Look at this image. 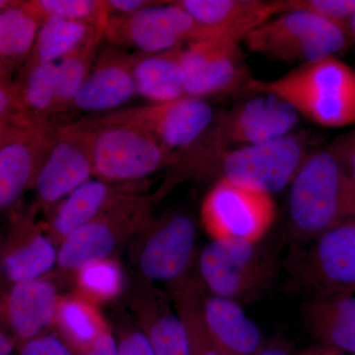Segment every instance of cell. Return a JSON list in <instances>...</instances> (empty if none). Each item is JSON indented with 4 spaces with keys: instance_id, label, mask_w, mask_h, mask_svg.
Masks as SVG:
<instances>
[{
    "instance_id": "1",
    "label": "cell",
    "mask_w": 355,
    "mask_h": 355,
    "mask_svg": "<svg viewBox=\"0 0 355 355\" xmlns=\"http://www.w3.org/2000/svg\"><path fill=\"white\" fill-rule=\"evenodd\" d=\"M287 237L294 246L355 219V188L328 148L308 154L291 184Z\"/></svg>"
},
{
    "instance_id": "2",
    "label": "cell",
    "mask_w": 355,
    "mask_h": 355,
    "mask_svg": "<svg viewBox=\"0 0 355 355\" xmlns=\"http://www.w3.org/2000/svg\"><path fill=\"white\" fill-rule=\"evenodd\" d=\"M244 91L277 96L322 127L355 125V70L338 57L300 64L273 80L253 77Z\"/></svg>"
},
{
    "instance_id": "3",
    "label": "cell",
    "mask_w": 355,
    "mask_h": 355,
    "mask_svg": "<svg viewBox=\"0 0 355 355\" xmlns=\"http://www.w3.org/2000/svg\"><path fill=\"white\" fill-rule=\"evenodd\" d=\"M308 154V135L291 132L256 146L202 156L188 168L186 177L227 180L272 196L291 184Z\"/></svg>"
},
{
    "instance_id": "4",
    "label": "cell",
    "mask_w": 355,
    "mask_h": 355,
    "mask_svg": "<svg viewBox=\"0 0 355 355\" xmlns=\"http://www.w3.org/2000/svg\"><path fill=\"white\" fill-rule=\"evenodd\" d=\"M280 242L212 240L198 256V279L205 291L242 306L257 302L277 279Z\"/></svg>"
},
{
    "instance_id": "5",
    "label": "cell",
    "mask_w": 355,
    "mask_h": 355,
    "mask_svg": "<svg viewBox=\"0 0 355 355\" xmlns=\"http://www.w3.org/2000/svg\"><path fill=\"white\" fill-rule=\"evenodd\" d=\"M171 187L166 182L155 193L132 196L73 231L58 245V270L76 275L89 263L112 259L153 218L154 207Z\"/></svg>"
},
{
    "instance_id": "6",
    "label": "cell",
    "mask_w": 355,
    "mask_h": 355,
    "mask_svg": "<svg viewBox=\"0 0 355 355\" xmlns=\"http://www.w3.org/2000/svg\"><path fill=\"white\" fill-rule=\"evenodd\" d=\"M248 50L279 62L301 64L336 57L354 44L345 26L305 11H286L244 40Z\"/></svg>"
},
{
    "instance_id": "7",
    "label": "cell",
    "mask_w": 355,
    "mask_h": 355,
    "mask_svg": "<svg viewBox=\"0 0 355 355\" xmlns=\"http://www.w3.org/2000/svg\"><path fill=\"white\" fill-rule=\"evenodd\" d=\"M92 125L93 177L110 183H132L164 168H174L179 154L144 128L130 123L87 119Z\"/></svg>"
},
{
    "instance_id": "8",
    "label": "cell",
    "mask_w": 355,
    "mask_h": 355,
    "mask_svg": "<svg viewBox=\"0 0 355 355\" xmlns=\"http://www.w3.org/2000/svg\"><path fill=\"white\" fill-rule=\"evenodd\" d=\"M287 268L289 289L307 299L355 292V219L294 246Z\"/></svg>"
},
{
    "instance_id": "9",
    "label": "cell",
    "mask_w": 355,
    "mask_h": 355,
    "mask_svg": "<svg viewBox=\"0 0 355 355\" xmlns=\"http://www.w3.org/2000/svg\"><path fill=\"white\" fill-rule=\"evenodd\" d=\"M299 114L288 103L272 94H254L216 114L207 132L186 153L191 156L256 146L292 132Z\"/></svg>"
},
{
    "instance_id": "10",
    "label": "cell",
    "mask_w": 355,
    "mask_h": 355,
    "mask_svg": "<svg viewBox=\"0 0 355 355\" xmlns=\"http://www.w3.org/2000/svg\"><path fill=\"white\" fill-rule=\"evenodd\" d=\"M223 36L228 35L200 24L174 2L167 1L130 15H112L104 41L119 48L153 53Z\"/></svg>"
},
{
    "instance_id": "11",
    "label": "cell",
    "mask_w": 355,
    "mask_h": 355,
    "mask_svg": "<svg viewBox=\"0 0 355 355\" xmlns=\"http://www.w3.org/2000/svg\"><path fill=\"white\" fill-rule=\"evenodd\" d=\"M275 217L272 195L223 179L217 180L202 205L203 227L217 241H261Z\"/></svg>"
},
{
    "instance_id": "12",
    "label": "cell",
    "mask_w": 355,
    "mask_h": 355,
    "mask_svg": "<svg viewBox=\"0 0 355 355\" xmlns=\"http://www.w3.org/2000/svg\"><path fill=\"white\" fill-rule=\"evenodd\" d=\"M135 261L147 282L176 284L189 275L195 258L198 227L184 211L153 218L139 231Z\"/></svg>"
},
{
    "instance_id": "13",
    "label": "cell",
    "mask_w": 355,
    "mask_h": 355,
    "mask_svg": "<svg viewBox=\"0 0 355 355\" xmlns=\"http://www.w3.org/2000/svg\"><path fill=\"white\" fill-rule=\"evenodd\" d=\"M93 135L87 119L58 127L57 142L34 186L40 209L50 214L93 177Z\"/></svg>"
},
{
    "instance_id": "14",
    "label": "cell",
    "mask_w": 355,
    "mask_h": 355,
    "mask_svg": "<svg viewBox=\"0 0 355 355\" xmlns=\"http://www.w3.org/2000/svg\"><path fill=\"white\" fill-rule=\"evenodd\" d=\"M58 127L21 128L0 123V209L14 212L37 178L58 139Z\"/></svg>"
},
{
    "instance_id": "15",
    "label": "cell",
    "mask_w": 355,
    "mask_h": 355,
    "mask_svg": "<svg viewBox=\"0 0 355 355\" xmlns=\"http://www.w3.org/2000/svg\"><path fill=\"white\" fill-rule=\"evenodd\" d=\"M216 116L205 99L184 96L171 102L120 110L98 119L144 128L170 150L179 153L195 144L207 132Z\"/></svg>"
},
{
    "instance_id": "16",
    "label": "cell",
    "mask_w": 355,
    "mask_h": 355,
    "mask_svg": "<svg viewBox=\"0 0 355 355\" xmlns=\"http://www.w3.org/2000/svg\"><path fill=\"white\" fill-rule=\"evenodd\" d=\"M240 42L218 37L186 46L184 55V96H210L244 91L253 78Z\"/></svg>"
},
{
    "instance_id": "17",
    "label": "cell",
    "mask_w": 355,
    "mask_h": 355,
    "mask_svg": "<svg viewBox=\"0 0 355 355\" xmlns=\"http://www.w3.org/2000/svg\"><path fill=\"white\" fill-rule=\"evenodd\" d=\"M36 202L14 211L12 227L2 253V273L14 284L44 279L58 265V247L36 221Z\"/></svg>"
},
{
    "instance_id": "18",
    "label": "cell",
    "mask_w": 355,
    "mask_h": 355,
    "mask_svg": "<svg viewBox=\"0 0 355 355\" xmlns=\"http://www.w3.org/2000/svg\"><path fill=\"white\" fill-rule=\"evenodd\" d=\"M149 188L148 180L132 183L89 180L49 214L46 233L58 247L73 231L94 220L123 200L147 193Z\"/></svg>"
},
{
    "instance_id": "19",
    "label": "cell",
    "mask_w": 355,
    "mask_h": 355,
    "mask_svg": "<svg viewBox=\"0 0 355 355\" xmlns=\"http://www.w3.org/2000/svg\"><path fill=\"white\" fill-rule=\"evenodd\" d=\"M137 94L132 55L105 42L101 44L90 73L72 109L80 112H105L118 108Z\"/></svg>"
},
{
    "instance_id": "20",
    "label": "cell",
    "mask_w": 355,
    "mask_h": 355,
    "mask_svg": "<svg viewBox=\"0 0 355 355\" xmlns=\"http://www.w3.org/2000/svg\"><path fill=\"white\" fill-rule=\"evenodd\" d=\"M174 4L200 24L241 42L275 16L286 12V0H176Z\"/></svg>"
},
{
    "instance_id": "21",
    "label": "cell",
    "mask_w": 355,
    "mask_h": 355,
    "mask_svg": "<svg viewBox=\"0 0 355 355\" xmlns=\"http://www.w3.org/2000/svg\"><path fill=\"white\" fill-rule=\"evenodd\" d=\"M60 300L55 282L44 277L11 286L3 315L14 338L24 343L41 336L55 323Z\"/></svg>"
},
{
    "instance_id": "22",
    "label": "cell",
    "mask_w": 355,
    "mask_h": 355,
    "mask_svg": "<svg viewBox=\"0 0 355 355\" xmlns=\"http://www.w3.org/2000/svg\"><path fill=\"white\" fill-rule=\"evenodd\" d=\"M202 314L207 331L222 354L256 355L265 345L260 329L239 303L205 291Z\"/></svg>"
},
{
    "instance_id": "23",
    "label": "cell",
    "mask_w": 355,
    "mask_h": 355,
    "mask_svg": "<svg viewBox=\"0 0 355 355\" xmlns=\"http://www.w3.org/2000/svg\"><path fill=\"white\" fill-rule=\"evenodd\" d=\"M304 316L320 347L355 355V292L307 299Z\"/></svg>"
},
{
    "instance_id": "24",
    "label": "cell",
    "mask_w": 355,
    "mask_h": 355,
    "mask_svg": "<svg viewBox=\"0 0 355 355\" xmlns=\"http://www.w3.org/2000/svg\"><path fill=\"white\" fill-rule=\"evenodd\" d=\"M43 20L29 1H0V80H10L31 55Z\"/></svg>"
},
{
    "instance_id": "25",
    "label": "cell",
    "mask_w": 355,
    "mask_h": 355,
    "mask_svg": "<svg viewBox=\"0 0 355 355\" xmlns=\"http://www.w3.org/2000/svg\"><path fill=\"white\" fill-rule=\"evenodd\" d=\"M133 295V313L156 355H190L188 333L174 306L155 288H140Z\"/></svg>"
},
{
    "instance_id": "26",
    "label": "cell",
    "mask_w": 355,
    "mask_h": 355,
    "mask_svg": "<svg viewBox=\"0 0 355 355\" xmlns=\"http://www.w3.org/2000/svg\"><path fill=\"white\" fill-rule=\"evenodd\" d=\"M186 46L161 53H130L137 94L154 104L184 97V55Z\"/></svg>"
},
{
    "instance_id": "27",
    "label": "cell",
    "mask_w": 355,
    "mask_h": 355,
    "mask_svg": "<svg viewBox=\"0 0 355 355\" xmlns=\"http://www.w3.org/2000/svg\"><path fill=\"white\" fill-rule=\"evenodd\" d=\"M109 19L110 17L96 22H83L58 17L48 18L40 29L29 60L21 70L60 62L95 37L105 36Z\"/></svg>"
},
{
    "instance_id": "28",
    "label": "cell",
    "mask_w": 355,
    "mask_h": 355,
    "mask_svg": "<svg viewBox=\"0 0 355 355\" xmlns=\"http://www.w3.org/2000/svg\"><path fill=\"white\" fill-rule=\"evenodd\" d=\"M205 288L198 275H191L173 284V299L183 320L190 343V355H223L212 340L202 314Z\"/></svg>"
},
{
    "instance_id": "29",
    "label": "cell",
    "mask_w": 355,
    "mask_h": 355,
    "mask_svg": "<svg viewBox=\"0 0 355 355\" xmlns=\"http://www.w3.org/2000/svg\"><path fill=\"white\" fill-rule=\"evenodd\" d=\"M55 323L60 335L81 354L108 329L93 301L81 294L60 297Z\"/></svg>"
},
{
    "instance_id": "30",
    "label": "cell",
    "mask_w": 355,
    "mask_h": 355,
    "mask_svg": "<svg viewBox=\"0 0 355 355\" xmlns=\"http://www.w3.org/2000/svg\"><path fill=\"white\" fill-rule=\"evenodd\" d=\"M58 73V62H51L31 69L20 70L13 79L25 108L44 120L53 121Z\"/></svg>"
},
{
    "instance_id": "31",
    "label": "cell",
    "mask_w": 355,
    "mask_h": 355,
    "mask_svg": "<svg viewBox=\"0 0 355 355\" xmlns=\"http://www.w3.org/2000/svg\"><path fill=\"white\" fill-rule=\"evenodd\" d=\"M103 41L104 35L95 37L84 44L83 48L58 62L57 93L53 116L64 113L73 107L76 96L90 73Z\"/></svg>"
},
{
    "instance_id": "32",
    "label": "cell",
    "mask_w": 355,
    "mask_h": 355,
    "mask_svg": "<svg viewBox=\"0 0 355 355\" xmlns=\"http://www.w3.org/2000/svg\"><path fill=\"white\" fill-rule=\"evenodd\" d=\"M76 275L81 295L93 302L113 300L123 289V272L114 259L89 263Z\"/></svg>"
},
{
    "instance_id": "33",
    "label": "cell",
    "mask_w": 355,
    "mask_h": 355,
    "mask_svg": "<svg viewBox=\"0 0 355 355\" xmlns=\"http://www.w3.org/2000/svg\"><path fill=\"white\" fill-rule=\"evenodd\" d=\"M35 12L43 20L50 17L96 22L111 17L106 0H29Z\"/></svg>"
},
{
    "instance_id": "34",
    "label": "cell",
    "mask_w": 355,
    "mask_h": 355,
    "mask_svg": "<svg viewBox=\"0 0 355 355\" xmlns=\"http://www.w3.org/2000/svg\"><path fill=\"white\" fill-rule=\"evenodd\" d=\"M287 11H305L347 27L355 13V0H286Z\"/></svg>"
},
{
    "instance_id": "35",
    "label": "cell",
    "mask_w": 355,
    "mask_h": 355,
    "mask_svg": "<svg viewBox=\"0 0 355 355\" xmlns=\"http://www.w3.org/2000/svg\"><path fill=\"white\" fill-rule=\"evenodd\" d=\"M327 148L338 159L355 188V125L338 135Z\"/></svg>"
},
{
    "instance_id": "36",
    "label": "cell",
    "mask_w": 355,
    "mask_h": 355,
    "mask_svg": "<svg viewBox=\"0 0 355 355\" xmlns=\"http://www.w3.org/2000/svg\"><path fill=\"white\" fill-rule=\"evenodd\" d=\"M118 355H156L148 336L140 328L130 327L121 331L116 340Z\"/></svg>"
},
{
    "instance_id": "37",
    "label": "cell",
    "mask_w": 355,
    "mask_h": 355,
    "mask_svg": "<svg viewBox=\"0 0 355 355\" xmlns=\"http://www.w3.org/2000/svg\"><path fill=\"white\" fill-rule=\"evenodd\" d=\"M19 355H74L60 338L53 335H41L21 343Z\"/></svg>"
},
{
    "instance_id": "38",
    "label": "cell",
    "mask_w": 355,
    "mask_h": 355,
    "mask_svg": "<svg viewBox=\"0 0 355 355\" xmlns=\"http://www.w3.org/2000/svg\"><path fill=\"white\" fill-rule=\"evenodd\" d=\"M112 15H130L146 10L150 7L161 6L167 1L160 0H106Z\"/></svg>"
},
{
    "instance_id": "39",
    "label": "cell",
    "mask_w": 355,
    "mask_h": 355,
    "mask_svg": "<svg viewBox=\"0 0 355 355\" xmlns=\"http://www.w3.org/2000/svg\"><path fill=\"white\" fill-rule=\"evenodd\" d=\"M81 355H118V345L112 331L107 329Z\"/></svg>"
},
{
    "instance_id": "40",
    "label": "cell",
    "mask_w": 355,
    "mask_h": 355,
    "mask_svg": "<svg viewBox=\"0 0 355 355\" xmlns=\"http://www.w3.org/2000/svg\"><path fill=\"white\" fill-rule=\"evenodd\" d=\"M256 355H295L291 345L282 340L266 342L260 352Z\"/></svg>"
},
{
    "instance_id": "41",
    "label": "cell",
    "mask_w": 355,
    "mask_h": 355,
    "mask_svg": "<svg viewBox=\"0 0 355 355\" xmlns=\"http://www.w3.org/2000/svg\"><path fill=\"white\" fill-rule=\"evenodd\" d=\"M16 338L2 331L0 335V355H12Z\"/></svg>"
},
{
    "instance_id": "42",
    "label": "cell",
    "mask_w": 355,
    "mask_h": 355,
    "mask_svg": "<svg viewBox=\"0 0 355 355\" xmlns=\"http://www.w3.org/2000/svg\"><path fill=\"white\" fill-rule=\"evenodd\" d=\"M347 31H349L352 43L355 44V13L354 14V16L350 18L349 23H347Z\"/></svg>"
},
{
    "instance_id": "43",
    "label": "cell",
    "mask_w": 355,
    "mask_h": 355,
    "mask_svg": "<svg viewBox=\"0 0 355 355\" xmlns=\"http://www.w3.org/2000/svg\"><path fill=\"white\" fill-rule=\"evenodd\" d=\"M338 354H336V352H330V350H327L322 349V347H318L316 349L311 350V352H307V354L304 355H338Z\"/></svg>"
},
{
    "instance_id": "44",
    "label": "cell",
    "mask_w": 355,
    "mask_h": 355,
    "mask_svg": "<svg viewBox=\"0 0 355 355\" xmlns=\"http://www.w3.org/2000/svg\"><path fill=\"white\" fill-rule=\"evenodd\" d=\"M338 355H343V354H338Z\"/></svg>"
}]
</instances>
